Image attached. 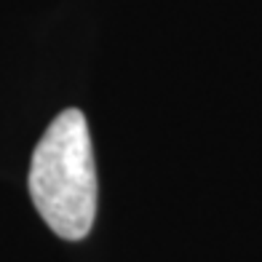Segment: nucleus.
<instances>
[{"label": "nucleus", "mask_w": 262, "mask_h": 262, "mask_svg": "<svg viewBox=\"0 0 262 262\" xmlns=\"http://www.w3.org/2000/svg\"><path fill=\"white\" fill-rule=\"evenodd\" d=\"M30 195L49 228L64 241H83L97 217V163L86 115L59 113L30 161Z\"/></svg>", "instance_id": "nucleus-1"}]
</instances>
